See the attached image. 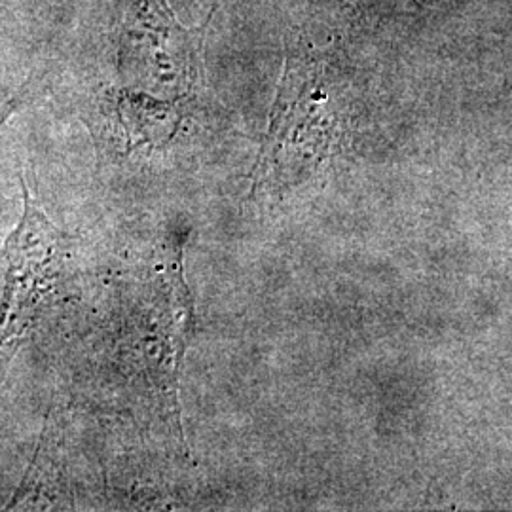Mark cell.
<instances>
[{"label":"cell","instance_id":"1","mask_svg":"<svg viewBox=\"0 0 512 512\" xmlns=\"http://www.w3.org/2000/svg\"><path fill=\"white\" fill-rule=\"evenodd\" d=\"M342 76L336 46H317L306 37L289 40L270 131L256 165V183L306 175L338 147Z\"/></svg>","mask_w":512,"mask_h":512},{"label":"cell","instance_id":"2","mask_svg":"<svg viewBox=\"0 0 512 512\" xmlns=\"http://www.w3.org/2000/svg\"><path fill=\"white\" fill-rule=\"evenodd\" d=\"M217 4L196 27L175 16L169 0H112L105 50L120 86L160 99L196 92L205 74L207 29Z\"/></svg>","mask_w":512,"mask_h":512},{"label":"cell","instance_id":"3","mask_svg":"<svg viewBox=\"0 0 512 512\" xmlns=\"http://www.w3.org/2000/svg\"><path fill=\"white\" fill-rule=\"evenodd\" d=\"M23 217L4 245L6 279L0 298V380L16 351L37 327L59 281L65 245L21 179Z\"/></svg>","mask_w":512,"mask_h":512},{"label":"cell","instance_id":"4","mask_svg":"<svg viewBox=\"0 0 512 512\" xmlns=\"http://www.w3.org/2000/svg\"><path fill=\"white\" fill-rule=\"evenodd\" d=\"M31 95H33V84L29 82V84H25L16 95H12L8 101H4V103L0 105V129L8 124V120L27 103V99H29Z\"/></svg>","mask_w":512,"mask_h":512}]
</instances>
